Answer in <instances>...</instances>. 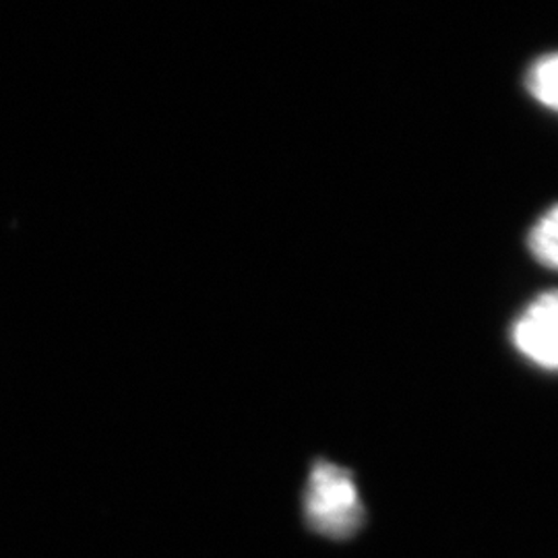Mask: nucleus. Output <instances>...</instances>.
<instances>
[{
    "instance_id": "20e7f679",
    "label": "nucleus",
    "mask_w": 558,
    "mask_h": 558,
    "mask_svg": "<svg viewBox=\"0 0 558 558\" xmlns=\"http://www.w3.org/2000/svg\"><path fill=\"white\" fill-rule=\"evenodd\" d=\"M530 253L532 257L542 263L544 267L557 269L558 271V205L550 207L542 218H539L530 236Z\"/></svg>"
},
{
    "instance_id": "f03ea898",
    "label": "nucleus",
    "mask_w": 558,
    "mask_h": 558,
    "mask_svg": "<svg viewBox=\"0 0 558 558\" xmlns=\"http://www.w3.org/2000/svg\"><path fill=\"white\" fill-rule=\"evenodd\" d=\"M513 341L523 356L546 368H558V292L534 300L513 327Z\"/></svg>"
},
{
    "instance_id": "f257e3e1",
    "label": "nucleus",
    "mask_w": 558,
    "mask_h": 558,
    "mask_svg": "<svg viewBox=\"0 0 558 558\" xmlns=\"http://www.w3.org/2000/svg\"><path fill=\"white\" fill-rule=\"evenodd\" d=\"M300 515L304 527L319 538H356L368 523L356 474L336 461L315 459L302 486Z\"/></svg>"
},
{
    "instance_id": "7ed1b4c3",
    "label": "nucleus",
    "mask_w": 558,
    "mask_h": 558,
    "mask_svg": "<svg viewBox=\"0 0 558 558\" xmlns=\"http://www.w3.org/2000/svg\"><path fill=\"white\" fill-rule=\"evenodd\" d=\"M525 87L534 100L558 114V52L546 54L530 66Z\"/></svg>"
}]
</instances>
